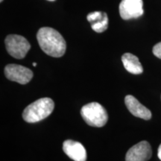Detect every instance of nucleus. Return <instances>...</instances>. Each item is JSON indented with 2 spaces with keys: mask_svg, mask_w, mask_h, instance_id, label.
I'll list each match as a JSON object with an SVG mask.
<instances>
[{
  "mask_svg": "<svg viewBox=\"0 0 161 161\" xmlns=\"http://www.w3.org/2000/svg\"><path fill=\"white\" fill-rule=\"evenodd\" d=\"M5 77L21 84L29 83L33 78V72L29 68L17 64H8L5 68Z\"/></svg>",
  "mask_w": 161,
  "mask_h": 161,
  "instance_id": "5",
  "label": "nucleus"
},
{
  "mask_svg": "<svg viewBox=\"0 0 161 161\" xmlns=\"http://www.w3.org/2000/svg\"><path fill=\"white\" fill-rule=\"evenodd\" d=\"M3 0H0V2H1V3H2V2H3Z\"/></svg>",
  "mask_w": 161,
  "mask_h": 161,
  "instance_id": "17",
  "label": "nucleus"
},
{
  "mask_svg": "<svg viewBox=\"0 0 161 161\" xmlns=\"http://www.w3.org/2000/svg\"><path fill=\"white\" fill-rule=\"evenodd\" d=\"M48 1H51V2H53V1H55V0H48Z\"/></svg>",
  "mask_w": 161,
  "mask_h": 161,
  "instance_id": "16",
  "label": "nucleus"
},
{
  "mask_svg": "<svg viewBox=\"0 0 161 161\" xmlns=\"http://www.w3.org/2000/svg\"><path fill=\"white\" fill-rule=\"evenodd\" d=\"M63 150L74 161H86V151L80 142L71 140L64 141Z\"/></svg>",
  "mask_w": 161,
  "mask_h": 161,
  "instance_id": "8",
  "label": "nucleus"
},
{
  "mask_svg": "<svg viewBox=\"0 0 161 161\" xmlns=\"http://www.w3.org/2000/svg\"><path fill=\"white\" fill-rule=\"evenodd\" d=\"M105 14V12H102V11H94L90 13L89 14L86 16V19L88 20V22H90V24L95 23V22L98 21L102 19Z\"/></svg>",
  "mask_w": 161,
  "mask_h": 161,
  "instance_id": "12",
  "label": "nucleus"
},
{
  "mask_svg": "<svg viewBox=\"0 0 161 161\" xmlns=\"http://www.w3.org/2000/svg\"><path fill=\"white\" fill-rule=\"evenodd\" d=\"M122 61L125 69L127 71L134 75H139L142 73V64H140L139 58L136 56L130 53H125L122 56Z\"/></svg>",
  "mask_w": 161,
  "mask_h": 161,
  "instance_id": "10",
  "label": "nucleus"
},
{
  "mask_svg": "<svg viewBox=\"0 0 161 161\" xmlns=\"http://www.w3.org/2000/svg\"><path fill=\"white\" fill-rule=\"evenodd\" d=\"M125 103L132 115L145 120L152 118V113L148 108L142 105L135 97L128 95L125 98Z\"/></svg>",
  "mask_w": 161,
  "mask_h": 161,
  "instance_id": "9",
  "label": "nucleus"
},
{
  "mask_svg": "<svg viewBox=\"0 0 161 161\" xmlns=\"http://www.w3.org/2000/svg\"><path fill=\"white\" fill-rule=\"evenodd\" d=\"M55 103L50 98H40L25 108L23 118L29 123H35L48 117L53 111Z\"/></svg>",
  "mask_w": 161,
  "mask_h": 161,
  "instance_id": "2",
  "label": "nucleus"
},
{
  "mask_svg": "<svg viewBox=\"0 0 161 161\" xmlns=\"http://www.w3.org/2000/svg\"><path fill=\"white\" fill-rule=\"evenodd\" d=\"M142 0H122L119 4V14L125 20L138 18L143 14Z\"/></svg>",
  "mask_w": 161,
  "mask_h": 161,
  "instance_id": "6",
  "label": "nucleus"
},
{
  "mask_svg": "<svg viewBox=\"0 0 161 161\" xmlns=\"http://www.w3.org/2000/svg\"><path fill=\"white\" fill-rule=\"evenodd\" d=\"M33 66H37V63H35H35H33Z\"/></svg>",
  "mask_w": 161,
  "mask_h": 161,
  "instance_id": "15",
  "label": "nucleus"
},
{
  "mask_svg": "<svg viewBox=\"0 0 161 161\" xmlns=\"http://www.w3.org/2000/svg\"><path fill=\"white\" fill-rule=\"evenodd\" d=\"M152 156V150L150 144L147 141H142L128 151L125 161H147Z\"/></svg>",
  "mask_w": 161,
  "mask_h": 161,
  "instance_id": "7",
  "label": "nucleus"
},
{
  "mask_svg": "<svg viewBox=\"0 0 161 161\" xmlns=\"http://www.w3.org/2000/svg\"><path fill=\"white\" fill-rule=\"evenodd\" d=\"M37 39L40 48L46 55L60 58L65 54L66 41L57 30L49 27L41 28L37 34Z\"/></svg>",
  "mask_w": 161,
  "mask_h": 161,
  "instance_id": "1",
  "label": "nucleus"
},
{
  "mask_svg": "<svg viewBox=\"0 0 161 161\" xmlns=\"http://www.w3.org/2000/svg\"><path fill=\"white\" fill-rule=\"evenodd\" d=\"M158 156L160 160H161V144L160 145V146H159L158 148Z\"/></svg>",
  "mask_w": 161,
  "mask_h": 161,
  "instance_id": "14",
  "label": "nucleus"
},
{
  "mask_svg": "<svg viewBox=\"0 0 161 161\" xmlns=\"http://www.w3.org/2000/svg\"><path fill=\"white\" fill-rule=\"evenodd\" d=\"M80 115L86 123L92 127H103L108 120L105 108L98 102H91L82 107Z\"/></svg>",
  "mask_w": 161,
  "mask_h": 161,
  "instance_id": "3",
  "label": "nucleus"
},
{
  "mask_svg": "<svg viewBox=\"0 0 161 161\" xmlns=\"http://www.w3.org/2000/svg\"><path fill=\"white\" fill-rule=\"evenodd\" d=\"M108 27V14L105 13V14L102 19L95 22V23L91 24V28L94 31L97 33H102L107 30Z\"/></svg>",
  "mask_w": 161,
  "mask_h": 161,
  "instance_id": "11",
  "label": "nucleus"
},
{
  "mask_svg": "<svg viewBox=\"0 0 161 161\" xmlns=\"http://www.w3.org/2000/svg\"><path fill=\"white\" fill-rule=\"evenodd\" d=\"M5 43L9 55L17 59L25 58L31 48V45L25 37L17 35L7 36Z\"/></svg>",
  "mask_w": 161,
  "mask_h": 161,
  "instance_id": "4",
  "label": "nucleus"
},
{
  "mask_svg": "<svg viewBox=\"0 0 161 161\" xmlns=\"http://www.w3.org/2000/svg\"><path fill=\"white\" fill-rule=\"evenodd\" d=\"M152 52L153 54H154L157 58L161 59V42L157 43L156 45L153 47Z\"/></svg>",
  "mask_w": 161,
  "mask_h": 161,
  "instance_id": "13",
  "label": "nucleus"
}]
</instances>
